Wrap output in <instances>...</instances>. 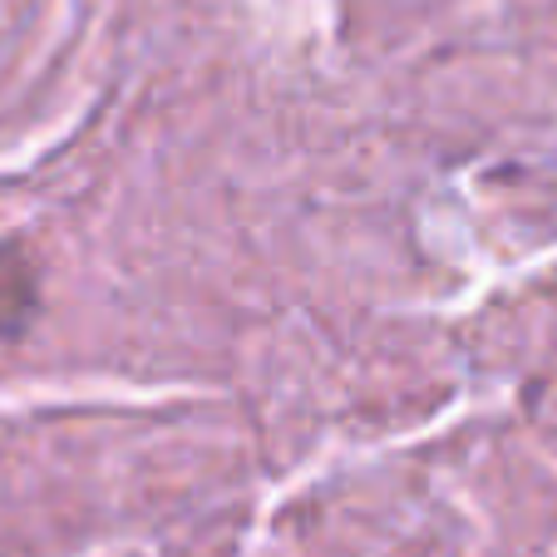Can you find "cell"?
<instances>
[{
    "label": "cell",
    "instance_id": "cell-1",
    "mask_svg": "<svg viewBox=\"0 0 557 557\" xmlns=\"http://www.w3.org/2000/svg\"><path fill=\"white\" fill-rule=\"evenodd\" d=\"M40 306V282H35V262L25 257V247L0 243V341L21 336L35 321Z\"/></svg>",
    "mask_w": 557,
    "mask_h": 557
}]
</instances>
